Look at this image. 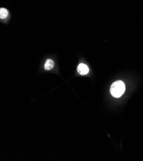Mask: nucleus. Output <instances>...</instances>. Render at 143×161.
Segmentation results:
<instances>
[{"mask_svg":"<svg viewBox=\"0 0 143 161\" xmlns=\"http://www.w3.org/2000/svg\"><path fill=\"white\" fill-rule=\"evenodd\" d=\"M125 91L124 84L120 80L113 83L110 87V93L115 98H119Z\"/></svg>","mask_w":143,"mask_h":161,"instance_id":"f257e3e1","label":"nucleus"},{"mask_svg":"<svg viewBox=\"0 0 143 161\" xmlns=\"http://www.w3.org/2000/svg\"><path fill=\"white\" fill-rule=\"evenodd\" d=\"M77 70H78V72L81 75H85L89 73V68L87 67V65L82 63L79 64Z\"/></svg>","mask_w":143,"mask_h":161,"instance_id":"f03ea898","label":"nucleus"},{"mask_svg":"<svg viewBox=\"0 0 143 161\" xmlns=\"http://www.w3.org/2000/svg\"><path fill=\"white\" fill-rule=\"evenodd\" d=\"M54 67V62L53 60L50 59V58H48L47 59L46 62H45V64H44V69L46 70H51Z\"/></svg>","mask_w":143,"mask_h":161,"instance_id":"7ed1b4c3","label":"nucleus"},{"mask_svg":"<svg viewBox=\"0 0 143 161\" xmlns=\"http://www.w3.org/2000/svg\"><path fill=\"white\" fill-rule=\"evenodd\" d=\"M8 15V10L5 8H2L0 9V18L5 19Z\"/></svg>","mask_w":143,"mask_h":161,"instance_id":"20e7f679","label":"nucleus"}]
</instances>
